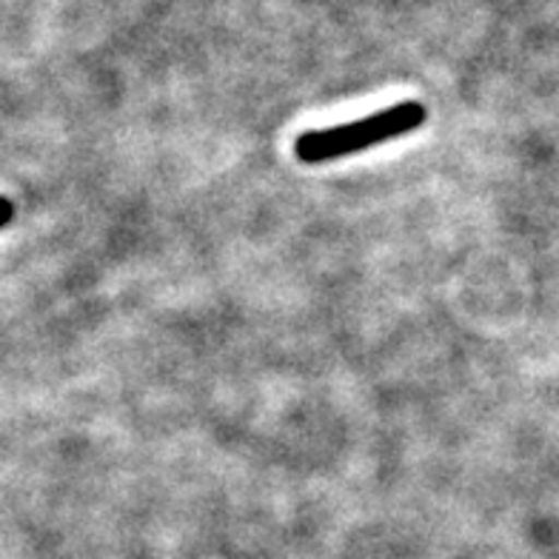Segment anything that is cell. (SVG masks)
<instances>
[{
	"mask_svg": "<svg viewBox=\"0 0 559 559\" xmlns=\"http://www.w3.org/2000/svg\"><path fill=\"white\" fill-rule=\"evenodd\" d=\"M426 106L419 100H405V104L389 106V109L366 115V118L352 120V123L334 126V129L302 132L295 140V157L306 166H320V163L340 160V157L360 155L377 143L417 132L419 126L426 123Z\"/></svg>",
	"mask_w": 559,
	"mask_h": 559,
	"instance_id": "cell-1",
	"label": "cell"
},
{
	"mask_svg": "<svg viewBox=\"0 0 559 559\" xmlns=\"http://www.w3.org/2000/svg\"><path fill=\"white\" fill-rule=\"evenodd\" d=\"M12 217H15V206H12V200L0 194V228L9 226V223H12Z\"/></svg>",
	"mask_w": 559,
	"mask_h": 559,
	"instance_id": "cell-2",
	"label": "cell"
}]
</instances>
